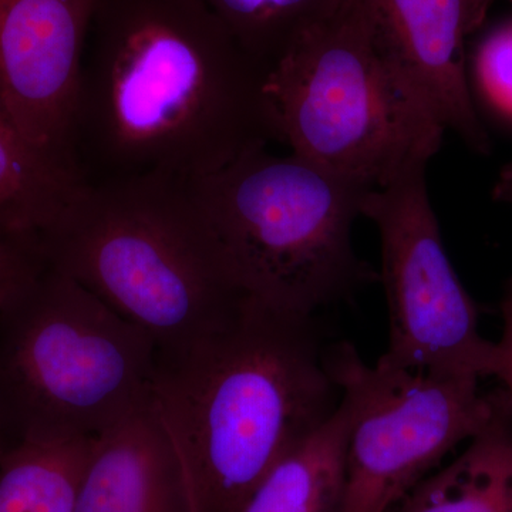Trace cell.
I'll return each mask as SVG.
<instances>
[{
    "instance_id": "cell-12",
    "label": "cell",
    "mask_w": 512,
    "mask_h": 512,
    "mask_svg": "<svg viewBox=\"0 0 512 512\" xmlns=\"http://www.w3.org/2000/svg\"><path fill=\"white\" fill-rule=\"evenodd\" d=\"M507 393V392H505ZM396 512H512V400Z\"/></svg>"
},
{
    "instance_id": "cell-4",
    "label": "cell",
    "mask_w": 512,
    "mask_h": 512,
    "mask_svg": "<svg viewBox=\"0 0 512 512\" xmlns=\"http://www.w3.org/2000/svg\"><path fill=\"white\" fill-rule=\"evenodd\" d=\"M279 143L330 173L383 187L443 144L426 101L377 35L369 0H339L269 69Z\"/></svg>"
},
{
    "instance_id": "cell-20",
    "label": "cell",
    "mask_w": 512,
    "mask_h": 512,
    "mask_svg": "<svg viewBox=\"0 0 512 512\" xmlns=\"http://www.w3.org/2000/svg\"><path fill=\"white\" fill-rule=\"evenodd\" d=\"M498 345L503 350L504 359L503 372H501L498 380L503 383V389L512 400V342H505V340L500 339Z\"/></svg>"
},
{
    "instance_id": "cell-7",
    "label": "cell",
    "mask_w": 512,
    "mask_h": 512,
    "mask_svg": "<svg viewBox=\"0 0 512 512\" xmlns=\"http://www.w3.org/2000/svg\"><path fill=\"white\" fill-rule=\"evenodd\" d=\"M328 362L350 409L338 512H396L507 400L503 387L481 392V380L367 365L348 342L330 345Z\"/></svg>"
},
{
    "instance_id": "cell-11",
    "label": "cell",
    "mask_w": 512,
    "mask_h": 512,
    "mask_svg": "<svg viewBox=\"0 0 512 512\" xmlns=\"http://www.w3.org/2000/svg\"><path fill=\"white\" fill-rule=\"evenodd\" d=\"M76 512H191L180 461L151 403L94 437Z\"/></svg>"
},
{
    "instance_id": "cell-19",
    "label": "cell",
    "mask_w": 512,
    "mask_h": 512,
    "mask_svg": "<svg viewBox=\"0 0 512 512\" xmlns=\"http://www.w3.org/2000/svg\"><path fill=\"white\" fill-rule=\"evenodd\" d=\"M493 197L494 200L512 205V164L507 165L501 171L493 188Z\"/></svg>"
},
{
    "instance_id": "cell-14",
    "label": "cell",
    "mask_w": 512,
    "mask_h": 512,
    "mask_svg": "<svg viewBox=\"0 0 512 512\" xmlns=\"http://www.w3.org/2000/svg\"><path fill=\"white\" fill-rule=\"evenodd\" d=\"M93 439L18 443L0 456V512H76Z\"/></svg>"
},
{
    "instance_id": "cell-17",
    "label": "cell",
    "mask_w": 512,
    "mask_h": 512,
    "mask_svg": "<svg viewBox=\"0 0 512 512\" xmlns=\"http://www.w3.org/2000/svg\"><path fill=\"white\" fill-rule=\"evenodd\" d=\"M476 70L488 100L512 117V23L485 37L477 53Z\"/></svg>"
},
{
    "instance_id": "cell-15",
    "label": "cell",
    "mask_w": 512,
    "mask_h": 512,
    "mask_svg": "<svg viewBox=\"0 0 512 512\" xmlns=\"http://www.w3.org/2000/svg\"><path fill=\"white\" fill-rule=\"evenodd\" d=\"M77 185L20 137L0 103V225L37 237Z\"/></svg>"
},
{
    "instance_id": "cell-16",
    "label": "cell",
    "mask_w": 512,
    "mask_h": 512,
    "mask_svg": "<svg viewBox=\"0 0 512 512\" xmlns=\"http://www.w3.org/2000/svg\"><path fill=\"white\" fill-rule=\"evenodd\" d=\"M266 70L339 0H204Z\"/></svg>"
},
{
    "instance_id": "cell-21",
    "label": "cell",
    "mask_w": 512,
    "mask_h": 512,
    "mask_svg": "<svg viewBox=\"0 0 512 512\" xmlns=\"http://www.w3.org/2000/svg\"><path fill=\"white\" fill-rule=\"evenodd\" d=\"M9 447L8 440H6V437L3 436L2 430H0V456H2L3 451L6 450V448Z\"/></svg>"
},
{
    "instance_id": "cell-22",
    "label": "cell",
    "mask_w": 512,
    "mask_h": 512,
    "mask_svg": "<svg viewBox=\"0 0 512 512\" xmlns=\"http://www.w3.org/2000/svg\"><path fill=\"white\" fill-rule=\"evenodd\" d=\"M511 2H512V0H511Z\"/></svg>"
},
{
    "instance_id": "cell-1",
    "label": "cell",
    "mask_w": 512,
    "mask_h": 512,
    "mask_svg": "<svg viewBox=\"0 0 512 512\" xmlns=\"http://www.w3.org/2000/svg\"><path fill=\"white\" fill-rule=\"evenodd\" d=\"M266 77L204 0H97L70 133L74 177L194 180L279 143Z\"/></svg>"
},
{
    "instance_id": "cell-5",
    "label": "cell",
    "mask_w": 512,
    "mask_h": 512,
    "mask_svg": "<svg viewBox=\"0 0 512 512\" xmlns=\"http://www.w3.org/2000/svg\"><path fill=\"white\" fill-rule=\"evenodd\" d=\"M191 181L225 272L242 295L316 316L379 282L352 238L372 188L268 147Z\"/></svg>"
},
{
    "instance_id": "cell-18",
    "label": "cell",
    "mask_w": 512,
    "mask_h": 512,
    "mask_svg": "<svg viewBox=\"0 0 512 512\" xmlns=\"http://www.w3.org/2000/svg\"><path fill=\"white\" fill-rule=\"evenodd\" d=\"M43 268L37 237L0 225V312Z\"/></svg>"
},
{
    "instance_id": "cell-2",
    "label": "cell",
    "mask_w": 512,
    "mask_h": 512,
    "mask_svg": "<svg viewBox=\"0 0 512 512\" xmlns=\"http://www.w3.org/2000/svg\"><path fill=\"white\" fill-rule=\"evenodd\" d=\"M316 316L242 296L184 348L157 352L150 403L173 443L191 512H239L342 393Z\"/></svg>"
},
{
    "instance_id": "cell-8",
    "label": "cell",
    "mask_w": 512,
    "mask_h": 512,
    "mask_svg": "<svg viewBox=\"0 0 512 512\" xmlns=\"http://www.w3.org/2000/svg\"><path fill=\"white\" fill-rule=\"evenodd\" d=\"M426 168L412 165L367 192L362 204L382 244L389 345L380 360L433 376L498 379L503 350L481 335L476 303L448 258Z\"/></svg>"
},
{
    "instance_id": "cell-6",
    "label": "cell",
    "mask_w": 512,
    "mask_h": 512,
    "mask_svg": "<svg viewBox=\"0 0 512 512\" xmlns=\"http://www.w3.org/2000/svg\"><path fill=\"white\" fill-rule=\"evenodd\" d=\"M157 346L45 268L0 312V430L9 447L94 439L150 403Z\"/></svg>"
},
{
    "instance_id": "cell-13",
    "label": "cell",
    "mask_w": 512,
    "mask_h": 512,
    "mask_svg": "<svg viewBox=\"0 0 512 512\" xmlns=\"http://www.w3.org/2000/svg\"><path fill=\"white\" fill-rule=\"evenodd\" d=\"M349 421V404L342 396L328 423L289 451L239 512H338Z\"/></svg>"
},
{
    "instance_id": "cell-9",
    "label": "cell",
    "mask_w": 512,
    "mask_h": 512,
    "mask_svg": "<svg viewBox=\"0 0 512 512\" xmlns=\"http://www.w3.org/2000/svg\"><path fill=\"white\" fill-rule=\"evenodd\" d=\"M96 2L0 0V103L20 137L73 180L70 133Z\"/></svg>"
},
{
    "instance_id": "cell-10",
    "label": "cell",
    "mask_w": 512,
    "mask_h": 512,
    "mask_svg": "<svg viewBox=\"0 0 512 512\" xmlns=\"http://www.w3.org/2000/svg\"><path fill=\"white\" fill-rule=\"evenodd\" d=\"M377 35L426 101L441 127L471 150L491 141L467 80V39L493 0H369Z\"/></svg>"
},
{
    "instance_id": "cell-3",
    "label": "cell",
    "mask_w": 512,
    "mask_h": 512,
    "mask_svg": "<svg viewBox=\"0 0 512 512\" xmlns=\"http://www.w3.org/2000/svg\"><path fill=\"white\" fill-rule=\"evenodd\" d=\"M37 244L47 266L143 329L157 352L194 342L244 296L225 272L188 178L79 184Z\"/></svg>"
}]
</instances>
